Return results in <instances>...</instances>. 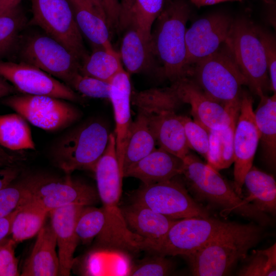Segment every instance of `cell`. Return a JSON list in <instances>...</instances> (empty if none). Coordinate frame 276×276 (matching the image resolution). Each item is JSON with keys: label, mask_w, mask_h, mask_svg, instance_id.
Here are the masks:
<instances>
[{"label": "cell", "mask_w": 276, "mask_h": 276, "mask_svg": "<svg viewBox=\"0 0 276 276\" xmlns=\"http://www.w3.org/2000/svg\"><path fill=\"white\" fill-rule=\"evenodd\" d=\"M190 14L186 0L166 2L151 30L152 49L160 74L172 83L188 77L185 36Z\"/></svg>", "instance_id": "obj_4"}, {"label": "cell", "mask_w": 276, "mask_h": 276, "mask_svg": "<svg viewBox=\"0 0 276 276\" xmlns=\"http://www.w3.org/2000/svg\"><path fill=\"white\" fill-rule=\"evenodd\" d=\"M0 146L12 151L35 149L27 120L17 112L0 115Z\"/></svg>", "instance_id": "obj_29"}, {"label": "cell", "mask_w": 276, "mask_h": 276, "mask_svg": "<svg viewBox=\"0 0 276 276\" xmlns=\"http://www.w3.org/2000/svg\"><path fill=\"white\" fill-rule=\"evenodd\" d=\"M265 3L268 5H274L275 0H262Z\"/></svg>", "instance_id": "obj_55"}, {"label": "cell", "mask_w": 276, "mask_h": 276, "mask_svg": "<svg viewBox=\"0 0 276 276\" xmlns=\"http://www.w3.org/2000/svg\"><path fill=\"white\" fill-rule=\"evenodd\" d=\"M0 159L7 164L12 165L15 162V157L5 151L4 148L0 146Z\"/></svg>", "instance_id": "obj_54"}, {"label": "cell", "mask_w": 276, "mask_h": 276, "mask_svg": "<svg viewBox=\"0 0 276 276\" xmlns=\"http://www.w3.org/2000/svg\"><path fill=\"white\" fill-rule=\"evenodd\" d=\"M84 1L93 7L106 20L102 0Z\"/></svg>", "instance_id": "obj_53"}, {"label": "cell", "mask_w": 276, "mask_h": 276, "mask_svg": "<svg viewBox=\"0 0 276 276\" xmlns=\"http://www.w3.org/2000/svg\"><path fill=\"white\" fill-rule=\"evenodd\" d=\"M170 1H171V0H166V2H168Z\"/></svg>", "instance_id": "obj_57"}, {"label": "cell", "mask_w": 276, "mask_h": 276, "mask_svg": "<svg viewBox=\"0 0 276 276\" xmlns=\"http://www.w3.org/2000/svg\"><path fill=\"white\" fill-rule=\"evenodd\" d=\"M94 172L105 217L104 228L97 237L102 250L127 252L143 250L141 238L129 229L119 207L123 176L118 160L114 133H110L105 151Z\"/></svg>", "instance_id": "obj_1"}, {"label": "cell", "mask_w": 276, "mask_h": 276, "mask_svg": "<svg viewBox=\"0 0 276 276\" xmlns=\"http://www.w3.org/2000/svg\"><path fill=\"white\" fill-rule=\"evenodd\" d=\"M234 223L210 216L176 220L169 229L158 254L186 256L203 247Z\"/></svg>", "instance_id": "obj_13"}, {"label": "cell", "mask_w": 276, "mask_h": 276, "mask_svg": "<svg viewBox=\"0 0 276 276\" xmlns=\"http://www.w3.org/2000/svg\"><path fill=\"white\" fill-rule=\"evenodd\" d=\"M243 186L247 192L244 199L246 202L263 213L275 216L276 182L272 175L252 165L244 177Z\"/></svg>", "instance_id": "obj_26"}, {"label": "cell", "mask_w": 276, "mask_h": 276, "mask_svg": "<svg viewBox=\"0 0 276 276\" xmlns=\"http://www.w3.org/2000/svg\"><path fill=\"white\" fill-rule=\"evenodd\" d=\"M31 24L64 45L81 62L88 55L68 0H30Z\"/></svg>", "instance_id": "obj_10"}, {"label": "cell", "mask_w": 276, "mask_h": 276, "mask_svg": "<svg viewBox=\"0 0 276 276\" xmlns=\"http://www.w3.org/2000/svg\"><path fill=\"white\" fill-rule=\"evenodd\" d=\"M110 133L101 122H84L63 134L51 151L54 164L66 174L77 170L94 172L106 148Z\"/></svg>", "instance_id": "obj_6"}, {"label": "cell", "mask_w": 276, "mask_h": 276, "mask_svg": "<svg viewBox=\"0 0 276 276\" xmlns=\"http://www.w3.org/2000/svg\"><path fill=\"white\" fill-rule=\"evenodd\" d=\"M165 256L159 255L132 266L129 275L163 276L171 273L173 270L172 262Z\"/></svg>", "instance_id": "obj_42"}, {"label": "cell", "mask_w": 276, "mask_h": 276, "mask_svg": "<svg viewBox=\"0 0 276 276\" xmlns=\"http://www.w3.org/2000/svg\"><path fill=\"white\" fill-rule=\"evenodd\" d=\"M244 264L237 272L240 276L276 275V245L261 250H253L242 261Z\"/></svg>", "instance_id": "obj_34"}, {"label": "cell", "mask_w": 276, "mask_h": 276, "mask_svg": "<svg viewBox=\"0 0 276 276\" xmlns=\"http://www.w3.org/2000/svg\"><path fill=\"white\" fill-rule=\"evenodd\" d=\"M84 206L70 205L54 209L49 213L58 247L59 275L68 276L71 273L79 240L76 225Z\"/></svg>", "instance_id": "obj_19"}, {"label": "cell", "mask_w": 276, "mask_h": 276, "mask_svg": "<svg viewBox=\"0 0 276 276\" xmlns=\"http://www.w3.org/2000/svg\"><path fill=\"white\" fill-rule=\"evenodd\" d=\"M29 199L49 212L70 205L89 206L99 200L97 190L89 185L73 178L70 174L63 178L32 175L22 180Z\"/></svg>", "instance_id": "obj_8"}, {"label": "cell", "mask_w": 276, "mask_h": 276, "mask_svg": "<svg viewBox=\"0 0 276 276\" xmlns=\"http://www.w3.org/2000/svg\"><path fill=\"white\" fill-rule=\"evenodd\" d=\"M182 160L180 175L188 190L197 200L217 207L224 215L235 213L262 226L270 223L268 214L246 202L218 171L204 164L198 157L189 152Z\"/></svg>", "instance_id": "obj_3"}, {"label": "cell", "mask_w": 276, "mask_h": 276, "mask_svg": "<svg viewBox=\"0 0 276 276\" xmlns=\"http://www.w3.org/2000/svg\"><path fill=\"white\" fill-rule=\"evenodd\" d=\"M142 113L159 147L183 159L190 152V148L180 116L172 111Z\"/></svg>", "instance_id": "obj_22"}, {"label": "cell", "mask_w": 276, "mask_h": 276, "mask_svg": "<svg viewBox=\"0 0 276 276\" xmlns=\"http://www.w3.org/2000/svg\"><path fill=\"white\" fill-rule=\"evenodd\" d=\"M131 102L138 112L145 114L176 111L182 104L172 85L131 92Z\"/></svg>", "instance_id": "obj_32"}, {"label": "cell", "mask_w": 276, "mask_h": 276, "mask_svg": "<svg viewBox=\"0 0 276 276\" xmlns=\"http://www.w3.org/2000/svg\"><path fill=\"white\" fill-rule=\"evenodd\" d=\"M49 213L29 198L18 206L11 226L12 239L16 243L37 235Z\"/></svg>", "instance_id": "obj_30"}, {"label": "cell", "mask_w": 276, "mask_h": 276, "mask_svg": "<svg viewBox=\"0 0 276 276\" xmlns=\"http://www.w3.org/2000/svg\"><path fill=\"white\" fill-rule=\"evenodd\" d=\"M260 98L255 118L267 164L273 169L276 163V93Z\"/></svg>", "instance_id": "obj_27"}, {"label": "cell", "mask_w": 276, "mask_h": 276, "mask_svg": "<svg viewBox=\"0 0 276 276\" xmlns=\"http://www.w3.org/2000/svg\"><path fill=\"white\" fill-rule=\"evenodd\" d=\"M105 222L103 209L84 206L80 212L76 225V232L79 240L84 244L88 243L102 232Z\"/></svg>", "instance_id": "obj_36"}, {"label": "cell", "mask_w": 276, "mask_h": 276, "mask_svg": "<svg viewBox=\"0 0 276 276\" xmlns=\"http://www.w3.org/2000/svg\"><path fill=\"white\" fill-rule=\"evenodd\" d=\"M226 42L250 89L259 97L266 95L270 90V80L255 24L246 17L233 19Z\"/></svg>", "instance_id": "obj_7"}, {"label": "cell", "mask_w": 276, "mask_h": 276, "mask_svg": "<svg viewBox=\"0 0 276 276\" xmlns=\"http://www.w3.org/2000/svg\"><path fill=\"white\" fill-rule=\"evenodd\" d=\"M17 93L18 91L10 83L0 76V99Z\"/></svg>", "instance_id": "obj_50"}, {"label": "cell", "mask_w": 276, "mask_h": 276, "mask_svg": "<svg viewBox=\"0 0 276 276\" xmlns=\"http://www.w3.org/2000/svg\"><path fill=\"white\" fill-rule=\"evenodd\" d=\"M165 2L166 0H135L131 25H134L145 37L150 39L153 24Z\"/></svg>", "instance_id": "obj_37"}, {"label": "cell", "mask_w": 276, "mask_h": 276, "mask_svg": "<svg viewBox=\"0 0 276 276\" xmlns=\"http://www.w3.org/2000/svg\"><path fill=\"white\" fill-rule=\"evenodd\" d=\"M25 24L26 18L18 6L0 16V58L14 47Z\"/></svg>", "instance_id": "obj_35"}, {"label": "cell", "mask_w": 276, "mask_h": 276, "mask_svg": "<svg viewBox=\"0 0 276 276\" xmlns=\"http://www.w3.org/2000/svg\"><path fill=\"white\" fill-rule=\"evenodd\" d=\"M190 149L206 158L209 145V131L191 118L180 116Z\"/></svg>", "instance_id": "obj_39"}, {"label": "cell", "mask_w": 276, "mask_h": 276, "mask_svg": "<svg viewBox=\"0 0 276 276\" xmlns=\"http://www.w3.org/2000/svg\"><path fill=\"white\" fill-rule=\"evenodd\" d=\"M122 211L129 229L141 238L143 249L158 254L169 229L176 220L135 202Z\"/></svg>", "instance_id": "obj_18"}, {"label": "cell", "mask_w": 276, "mask_h": 276, "mask_svg": "<svg viewBox=\"0 0 276 276\" xmlns=\"http://www.w3.org/2000/svg\"><path fill=\"white\" fill-rule=\"evenodd\" d=\"M8 166V165L4 161L0 159V168L2 167L3 166Z\"/></svg>", "instance_id": "obj_56"}, {"label": "cell", "mask_w": 276, "mask_h": 276, "mask_svg": "<svg viewBox=\"0 0 276 276\" xmlns=\"http://www.w3.org/2000/svg\"><path fill=\"white\" fill-rule=\"evenodd\" d=\"M182 159L159 147L127 168L124 177L140 179L148 185L171 179L180 175Z\"/></svg>", "instance_id": "obj_21"}, {"label": "cell", "mask_w": 276, "mask_h": 276, "mask_svg": "<svg viewBox=\"0 0 276 276\" xmlns=\"http://www.w3.org/2000/svg\"><path fill=\"white\" fill-rule=\"evenodd\" d=\"M2 103L34 126L48 131L64 129L81 116L66 100L49 96L17 93L3 98Z\"/></svg>", "instance_id": "obj_9"}, {"label": "cell", "mask_w": 276, "mask_h": 276, "mask_svg": "<svg viewBox=\"0 0 276 276\" xmlns=\"http://www.w3.org/2000/svg\"><path fill=\"white\" fill-rule=\"evenodd\" d=\"M252 106V97L243 91L234 132L233 185L236 193L241 197L244 177L253 165L260 141Z\"/></svg>", "instance_id": "obj_15"}, {"label": "cell", "mask_w": 276, "mask_h": 276, "mask_svg": "<svg viewBox=\"0 0 276 276\" xmlns=\"http://www.w3.org/2000/svg\"><path fill=\"white\" fill-rule=\"evenodd\" d=\"M109 271L111 275L118 276L129 275L132 266L130 258L125 252H112Z\"/></svg>", "instance_id": "obj_45"}, {"label": "cell", "mask_w": 276, "mask_h": 276, "mask_svg": "<svg viewBox=\"0 0 276 276\" xmlns=\"http://www.w3.org/2000/svg\"><path fill=\"white\" fill-rule=\"evenodd\" d=\"M131 87L129 74L123 69L110 81L111 102L116 128V152L121 173L125 150L132 123L130 113Z\"/></svg>", "instance_id": "obj_20"}, {"label": "cell", "mask_w": 276, "mask_h": 276, "mask_svg": "<svg viewBox=\"0 0 276 276\" xmlns=\"http://www.w3.org/2000/svg\"><path fill=\"white\" fill-rule=\"evenodd\" d=\"M70 87L85 97L110 99V82L78 74L73 79Z\"/></svg>", "instance_id": "obj_40"}, {"label": "cell", "mask_w": 276, "mask_h": 276, "mask_svg": "<svg viewBox=\"0 0 276 276\" xmlns=\"http://www.w3.org/2000/svg\"><path fill=\"white\" fill-rule=\"evenodd\" d=\"M174 178L143 184L136 192L134 202L174 220L210 216L206 208L193 198L186 186Z\"/></svg>", "instance_id": "obj_11"}, {"label": "cell", "mask_w": 276, "mask_h": 276, "mask_svg": "<svg viewBox=\"0 0 276 276\" xmlns=\"http://www.w3.org/2000/svg\"><path fill=\"white\" fill-rule=\"evenodd\" d=\"M264 234L261 225L234 222L203 247L184 257L193 275H227L247 257Z\"/></svg>", "instance_id": "obj_2"}, {"label": "cell", "mask_w": 276, "mask_h": 276, "mask_svg": "<svg viewBox=\"0 0 276 276\" xmlns=\"http://www.w3.org/2000/svg\"><path fill=\"white\" fill-rule=\"evenodd\" d=\"M208 96L226 107L239 110L243 85L247 82L225 41L215 52L189 68L188 77Z\"/></svg>", "instance_id": "obj_5"}, {"label": "cell", "mask_w": 276, "mask_h": 276, "mask_svg": "<svg viewBox=\"0 0 276 276\" xmlns=\"http://www.w3.org/2000/svg\"><path fill=\"white\" fill-rule=\"evenodd\" d=\"M28 190L22 180L14 181L0 190V219L13 212L29 198Z\"/></svg>", "instance_id": "obj_38"}, {"label": "cell", "mask_w": 276, "mask_h": 276, "mask_svg": "<svg viewBox=\"0 0 276 276\" xmlns=\"http://www.w3.org/2000/svg\"><path fill=\"white\" fill-rule=\"evenodd\" d=\"M125 31L119 53L126 71L130 75L149 70L156 61L150 39L132 25Z\"/></svg>", "instance_id": "obj_24"}, {"label": "cell", "mask_w": 276, "mask_h": 276, "mask_svg": "<svg viewBox=\"0 0 276 276\" xmlns=\"http://www.w3.org/2000/svg\"><path fill=\"white\" fill-rule=\"evenodd\" d=\"M15 244L11 238L0 245V276L19 275L14 252Z\"/></svg>", "instance_id": "obj_43"}, {"label": "cell", "mask_w": 276, "mask_h": 276, "mask_svg": "<svg viewBox=\"0 0 276 276\" xmlns=\"http://www.w3.org/2000/svg\"><path fill=\"white\" fill-rule=\"evenodd\" d=\"M256 33L262 44L266 60L270 84V90L276 92V39L275 35L261 27L255 25Z\"/></svg>", "instance_id": "obj_41"}, {"label": "cell", "mask_w": 276, "mask_h": 276, "mask_svg": "<svg viewBox=\"0 0 276 276\" xmlns=\"http://www.w3.org/2000/svg\"><path fill=\"white\" fill-rule=\"evenodd\" d=\"M77 25L96 48L116 51L110 41V31L106 20L84 0H68Z\"/></svg>", "instance_id": "obj_25"}, {"label": "cell", "mask_w": 276, "mask_h": 276, "mask_svg": "<svg viewBox=\"0 0 276 276\" xmlns=\"http://www.w3.org/2000/svg\"><path fill=\"white\" fill-rule=\"evenodd\" d=\"M3 241H2V242H3ZM2 242H0V245L1 244V243H2Z\"/></svg>", "instance_id": "obj_58"}, {"label": "cell", "mask_w": 276, "mask_h": 276, "mask_svg": "<svg viewBox=\"0 0 276 276\" xmlns=\"http://www.w3.org/2000/svg\"><path fill=\"white\" fill-rule=\"evenodd\" d=\"M17 212L18 207L7 216L0 219V242L11 234L12 224Z\"/></svg>", "instance_id": "obj_49"}, {"label": "cell", "mask_w": 276, "mask_h": 276, "mask_svg": "<svg viewBox=\"0 0 276 276\" xmlns=\"http://www.w3.org/2000/svg\"><path fill=\"white\" fill-rule=\"evenodd\" d=\"M106 21L111 31L118 30L120 10V0H102Z\"/></svg>", "instance_id": "obj_46"}, {"label": "cell", "mask_w": 276, "mask_h": 276, "mask_svg": "<svg viewBox=\"0 0 276 276\" xmlns=\"http://www.w3.org/2000/svg\"><path fill=\"white\" fill-rule=\"evenodd\" d=\"M22 0H0V16L18 6Z\"/></svg>", "instance_id": "obj_51"}, {"label": "cell", "mask_w": 276, "mask_h": 276, "mask_svg": "<svg viewBox=\"0 0 276 276\" xmlns=\"http://www.w3.org/2000/svg\"><path fill=\"white\" fill-rule=\"evenodd\" d=\"M20 172V169L14 165L0 168V190L16 180Z\"/></svg>", "instance_id": "obj_48"}, {"label": "cell", "mask_w": 276, "mask_h": 276, "mask_svg": "<svg viewBox=\"0 0 276 276\" xmlns=\"http://www.w3.org/2000/svg\"><path fill=\"white\" fill-rule=\"evenodd\" d=\"M37 237L31 254L22 268V276L59 275V261L56 252L55 235L51 225H44Z\"/></svg>", "instance_id": "obj_23"}, {"label": "cell", "mask_w": 276, "mask_h": 276, "mask_svg": "<svg viewBox=\"0 0 276 276\" xmlns=\"http://www.w3.org/2000/svg\"><path fill=\"white\" fill-rule=\"evenodd\" d=\"M245 0H190L194 6L198 8L211 6L226 2H242Z\"/></svg>", "instance_id": "obj_52"}, {"label": "cell", "mask_w": 276, "mask_h": 276, "mask_svg": "<svg viewBox=\"0 0 276 276\" xmlns=\"http://www.w3.org/2000/svg\"><path fill=\"white\" fill-rule=\"evenodd\" d=\"M84 269L86 275H104L106 273V259L103 250L90 253L86 258Z\"/></svg>", "instance_id": "obj_44"}, {"label": "cell", "mask_w": 276, "mask_h": 276, "mask_svg": "<svg viewBox=\"0 0 276 276\" xmlns=\"http://www.w3.org/2000/svg\"><path fill=\"white\" fill-rule=\"evenodd\" d=\"M171 85L182 103L190 105L194 120L208 131L226 128L237 118L239 110L229 109L213 99L189 77Z\"/></svg>", "instance_id": "obj_16"}, {"label": "cell", "mask_w": 276, "mask_h": 276, "mask_svg": "<svg viewBox=\"0 0 276 276\" xmlns=\"http://www.w3.org/2000/svg\"><path fill=\"white\" fill-rule=\"evenodd\" d=\"M134 2L135 0H120V10L118 31H125L131 25Z\"/></svg>", "instance_id": "obj_47"}, {"label": "cell", "mask_w": 276, "mask_h": 276, "mask_svg": "<svg viewBox=\"0 0 276 276\" xmlns=\"http://www.w3.org/2000/svg\"><path fill=\"white\" fill-rule=\"evenodd\" d=\"M233 20L227 14L215 12L197 19L187 29L185 39L188 72L195 63L215 52L226 41Z\"/></svg>", "instance_id": "obj_17"}, {"label": "cell", "mask_w": 276, "mask_h": 276, "mask_svg": "<svg viewBox=\"0 0 276 276\" xmlns=\"http://www.w3.org/2000/svg\"><path fill=\"white\" fill-rule=\"evenodd\" d=\"M0 76L20 94L49 96L66 101L82 102L69 86L32 64L0 59Z\"/></svg>", "instance_id": "obj_14"}, {"label": "cell", "mask_w": 276, "mask_h": 276, "mask_svg": "<svg viewBox=\"0 0 276 276\" xmlns=\"http://www.w3.org/2000/svg\"><path fill=\"white\" fill-rule=\"evenodd\" d=\"M21 57L22 61L36 66L70 87L80 73V61L62 43L47 34L29 37L22 47Z\"/></svg>", "instance_id": "obj_12"}, {"label": "cell", "mask_w": 276, "mask_h": 276, "mask_svg": "<svg viewBox=\"0 0 276 276\" xmlns=\"http://www.w3.org/2000/svg\"><path fill=\"white\" fill-rule=\"evenodd\" d=\"M237 119L226 128L209 131L207 164L218 171L229 167L234 163V138Z\"/></svg>", "instance_id": "obj_31"}, {"label": "cell", "mask_w": 276, "mask_h": 276, "mask_svg": "<svg viewBox=\"0 0 276 276\" xmlns=\"http://www.w3.org/2000/svg\"><path fill=\"white\" fill-rule=\"evenodd\" d=\"M123 69L118 52L95 48L82 62L79 73L83 76L110 82Z\"/></svg>", "instance_id": "obj_33"}, {"label": "cell", "mask_w": 276, "mask_h": 276, "mask_svg": "<svg viewBox=\"0 0 276 276\" xmlns=\"http://www.w3.org/2000/svg\"><path fill=\"white\" fill-rule=\"evenodd\" d=\"M156 144L146 117L138 112L135 119L132 121L130 125L123 158V173L127 168L155 150Z\"/></svg>", "instance_id": "obj_28"}]
</instances>
